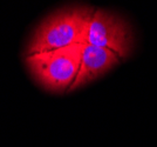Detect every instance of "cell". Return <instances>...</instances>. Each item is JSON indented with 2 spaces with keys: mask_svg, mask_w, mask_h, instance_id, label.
<instances>
[{
  "mask_svg": "<svg viewBox=\"0 0 157 147\" xmlns=\"http://www.w3.org/2000/svg\"><path fill=\"white\" fill-rule=\"evenodd\" d=\"M94 10L89 6H73L48 15L35 28L26 47V54L86 44Z\"/></svg>",
  "mask_w": 157,
  "mask_h": 147,
  "instance_id": "obj_1",
  "label": "cell"
},
{
  "mask_svg": "<svg viewBox=\"0 0 157 147\" xmlns=\"http://www.w3.org/2000/svg\"><path fill=\"white\" fill-rule=\"evenodd\" d=\"M82 45L56 48L26 55L25 65L32 78L52 93H62L72 86L81 62Z\"/></svg>",
  "mask_w": 157,
  "mask_h": 147,
  "instance_id": "obj_2",
  "label": "cell"
},
{
  "mask_svg": "<svg viewBox=\"0 0 157 147\" xmlns=\"http://www.w3.org/2000/svg\"><path fill=\"white\" fill-rule=\"evenodd\" d=\"M87 44L107 48L120 59H125L132 51L134 39L129 24L118 14L98 8L94 11L88 27Z\"/></svg>",
  "mask_w": 157,
  "mask_h": 147,
  "instance_id": "obj_3",
  "label": "cell"
},
{
  "mask_svg": "<svg viewBox=\"0 0 157 147\" xmlns=\"http://www.w3.org/2000/svg\"><path fill=\"white\" fill-rule=\"evenodd\" d=\"M120 60L121 59L117 54L107 48L89 45L87 42L83 44L78 75L68 92L78 89L98 79L103 74L109 72L114 66H116Z\"/></svg>",
  "mask_w": 157,
  "mask_h": 147,
  "instance_id": "obj_4",
  "label": "cell"
}]
</instances>
